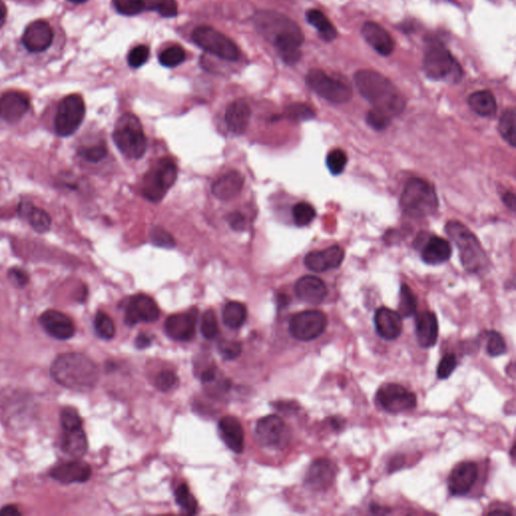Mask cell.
Here are the masks:
<instances>
[{
    "mask_svg": "<svg viewBox=\"0 0 516 516\" xmlns=\"http://www.w3.org/2000/svg\"><path fill=\"white\" fill-rule=\"evenodd\" d=\"M253 23L257 32L276 47L283 62L294 65L300 61L305 37L294 20L276 11H260L255 13Z\"/></svg>",
    "mask_w": 516,
    "mask_h": 516,
    "instance_id": "6da1fadb",
    "label": "cell"
},
{
    "mask_svg": "<svg viewBox=\"0 0 516 516\" xmlns=\"http://www.w3.org/2000/svg\"><path fill=\"white\" fill-rule=\"evenodd\" d=\"M354 82L360 95L375 109L391 117L405 110V101L402 93L384 75L373 70H360L354 75Z\"/></svg>",
    "mask_w": 516,
    "mask_h": 516,
    "instance_id": "7a4b0ae2",
    "label": "cell"
},
{
    "mask_svg": "<svg viewBox=\"0 0 516 516\" xmlns=\"http://www.w3.org/2000/svg\"><path fill=\"white\" fill-rule=\"evenodd\" d=\"M51 375L57 383L75 391H88L98 381L97 366L90 358L80 353L58 356L51 366Z\"/></svg>",
    "mask_w": 516,
    "mask_h": 516,
    "instance_id": "3957f363",
    "label": "cell"
},
{
    "mask_svg": "<svg viewBox=\"0 0 516 516\" xmlns=\"http://www.w3.org/2000/svg\"><path fill=\"white\" fill-rule=\"evenodd\" d=\"M446 232L458 247L460 259L466 271L473 274L486 271L489 266L486 252L477 237L465 225L458 221H450L446 225Z\"/></svg>",
    "mask_w": 516,
    "mask_h": 516,
    "instance_id": "277c9868",
    "label": "cell"
},
{
    "mask_svg": "<svg viewBox=\"0 0 516 516\" xmlns=\"http://www.w3.org/2000/svg\"><path fill=\"white\" fill-rule=\"evenodd\" d=\"M438 202L435 188L430 183L419 178H412L405 184L400 206L403 213L414 219H421L434 214Z\"/></svg>",
    "mask_w": 516,
    "mask_h": 516,
    "instance_id": "5b68a950",
    "label": "cell"
},
{
    "mask_svg": "<svg viewBox=\"0 0 516 516\" xmlns=\"http://www.w3.org/2000/svg\"><path fill=\"white\" fill-rule=\"evenodd\" d=\"M424 70L433 80H446L451 83L461 81V66L440 41L429 42L424 51Z\"/></svg>",
    "mask_w": 516,
    "mask_h": 516,
    "instance_id": "8992f818",
    "label": "cell"
},
{
    "mask_svg": "<svg viewBox=\"0 0 516 516\" xmlns=\"http://www.w3.org/2000/svg\"><path fill=\"white\" fill-rule=\"evenodd\" d=\"M113 140L119 151L129 159L142 158L147 151V138L135 115H122L115 126Z\"/></svg>",
    "mask_w": 516,
    "mask_h": 516,
    "instance_id": "52a82bcc",
    "label": "cell"
},
{
    "mask_svg": "<svg viewBox=\"0 0 516 516\" xmlns=\"http://www.w3.org/2000/svg\"><path fill=\"white\" fill-rule=\"evenodd\" d=\"M177 177V166L172 159H159L156 165L145 175L142 194L149 201H161L168 190L175 184Z\"/></svg>",
    "mask_w": 516,
    "mask_h": 516,
    "instance_id": "ba28073f",
    "label": "cell"
},
{
    "mask_svg": "<svg viewBox=\"0 0 516 516\" xmlns=\"http://www.w3.org/2000/svg\"><path fill=\"white\" fill-rule=\"evenodd\" d=\"M197 46L225 61H237L240 51L232 39L211 27H199L192 34Z\"/></svg>",
    "mask_w": 516,
    "mask_h": 516,
    "instance_id": "9c48e42d",
    "label": "cell"
},
{
    "mask_svg": "<svg viewBox=\"0 0 516 516\" xmlns=\"http://www.w3.org/2000/svg\"><path fill=\"white\" fill-rule=\"evenodd\" d=\"M85 112V102L78 94H72L61 101L55 117V130L59 137L74 135L83 122Z\"/></svg>",
    "mask_w": 516,
    "mask_h": 516,
    "instance_id": "30bf717a",
    "label": "cell"
},
{
    "mask_svg": "<svg viewBox=\"0 0 516 516\" xmlns=\"http://www.w3.org/2000/svg\"><path fill=\"white\" fill-rule=\"evenodd\" d=\"M306 83L317 95L333 104H343L352 98L350 86L328 76L322 70H311L307 75Z\"/></svg>",
    "mask_w": 516,
    "mask_h": 516,
    "instance_id": "8fae6325",
    "label": "cell"
},
{
    "mask_svg": "<svg viewBox=\"0 0 516 516\" xmlns=\"http://www.w3.org/2000/svg\"><path fill=\"white\" fill-rule=\"evenodd\" d=\"M327 316L321 311L309 309L295 314L290 321V332L300 341H313L325 332Z\"/></svg>",
    "mask_w": 516,
    "mask_h": 516,
    "instance_id": "7c38bea8",
    "label": "cell"
},
{
    "mask_svg": "<svg viewBox=\"0 0 516 516\" xmlns=\"http://www.w3.org/2000/svg\"><path fill=\"white\" fill-rule=\"evenodd\" d=\"M376 398L382 409L391 414L409 412L417 407L416 395L398 383L384 384L377 391Z\"/></svg>",
    "mask_w": 516,
    "mask_h": 516,
    "instance_id": "4fadbf2b",
    "label": "cell"
},
{
    "mask_svg": "<svg viewBox=\"0 0 516 516\" xmlns=\"http://www.w3.org/2000/svg\"><path fill=\"white\" fill-rule=\"evenodd\" d=\"M290 436L287 424L276 414L262 417L255 428V438L262 447L281 449L288 444Z\"/></svg>",
    "mask_w": 516,
    "mask_h": 516,
    "instance_id": "5bb4252c",
    "label": "cell"
},
{
    "mask_svg": "<svg viewBox=\"0 0 516 516\" xmlns=\"http://www.w3.org/2000/svg\"><path fill=\"white\" fill-rule=\"evenodd\" d=\"M159 309L154 299L147 295H135L129 300L125 309V323L135 326L140 322L154 323L159 319Z\"/></svg>",
    "mask_w": 516,
    "mask_h": 516,
    "instance_id": "9a60e30c",
    "label": "cell"
},
{
    "mask_svg": "<svg viewBox=\"0 0 516 516\" xmlns=\"http://www.w3.org/2000/svg\"><path fill=\"white\" fill-rule=\"evenodd\" d=\"M345 257L344 250L334 245L323 250L311 251L305 257V266L314 273H325L341 266Z\"/></svg>",
    "mask_w": 516,
    "mask_h": 516,
    "instance_id": "2e32d148",
    "label": "cell"
},
{
    "mask_svg": "<svg viewBox=\"0 0 516 516\" xmlns=\"http://www.w3.org/2000/svg\"><path fill=\"white\" fill-rule=\"evenodd\" d=\"M198 309L193 308L187 313L176 314L166 319L165 330L166 335L177 341H190L196 332Z\"/></svg>",
    "mask_w": 516,
    "mask_h": 516,
    "instance_id": "e0dca14e",
    "label": "cell"
},
{
    "mask_svg": "<svg viewBox=\"0 0 516 516\" xmlns=\"http://www.w3.org/2000/svg\"><path fill=\"white\" fill-rule=\"evenodd\" d=\"M478 478V467L473 462H461L450 474L448 486L454 496H464L471 491Z\"/></svg>",
    "mask_w": 516,
    "mask_h": 516,
    "instance_id": "ac0fdd59",
    "label": "cell"
},
{
    "mask_svg": "<svg viewBox=\"0 0 516 516\" xmlns=\"http://www.w3.org/2000/svg\"><path fill=\"white\" fill-rule=\"evenodd\" d=\"M53 39V29L44 20H36L30 23L23 36V46L32 53L46 51L50 48Z\"/></svg>",
    "mask_w": 516,
    "mask_h": 516,
    "instance_id": "d6986e66",
    "label": "cell"
},
{
    "mask_svg": "<svg viewBox=\"0 0 516 516\" xmlns=\"http://www.w3.org/2000/svg\"><path fill=\"white\" fill-rule=\"evenodd\" d=\"M39 322L51 337L58 340H68L75 335V325L71 319L62 312L49 309L39 318Z\"/></svg>",
    "mask_w": 516,
    "mask_h": 516,
    "instance_id": "ffe728a7",
    "label": "cell"
},
{
    "mask_svg": "<svg viewBox=\"0 0 516 516\" xmlns=\"http://www.w3.org/2000/svg\"><path fill=\"white\" fill-rule=\"evenodd\" d=\"M51 477L63 484L84 483L89 480L92 474L91 467L81 460L65 462L51 469Z\"/></svg>",
    "mask_w": 516,
    "mask_h": 516,
    "instance_id": "44dd1931",
    "label": "cell"
},
{
    "mask_svg": "<svg viewBox=\"0 0 516 516\" xmlns=\"http://www.w3.org/2000/svg\"><path fill=\"white\" fill-rule=\"evenodd\" d=\"M29 108L30 99L25 94L11 91L0 97V118L9 123L20 121Z\"/></svg>",
    "mask_w": 516,
    "mask_h": 516,
    "instance_id": "7402d4cb",
    "label": "cell"
},
{
    "mask_svg": "<svg viewBox=\"0 0 516 516\" xmlns=\"http://www.w3.org/2000/svg\"><path fill=\"white\" fill-rule=\"evenodd\" d=\"M336 475V467L328 459H318L309 466L306 476L307 486L311 489L326 490L332 485Z\"/></svg>",
    "mask_w": 516,
    "mask_h": 516,
    "instance_id": "603a6c76",
    "label": "cell"
},
{
    "mask_svg": "<svg viewBox=\"0 0 516 516\" xmlns=\"http://www.w3.org/2000/svg\"><path fill=\"white\" fill-rule=\"evenodd\" d=\"M375 328L380 337L393 341L402 335L403 317L398 312L379 308L374 316Z\"/></svg>",
    "mask_w": 516,
    "mask_h": 516,
    "instance_id": "cb8c5ba5",
    "label": "cell"
},
{
    "mask_svg": "<svg viewBox=\"0 0 516 516\" xmlns=\"http://www.w3.org/2000/svg\"><path fill=\"white\" fill-rule=\"evenodd\" d=\"M365 41L380 55L387 57L395 50V42L389 32L374 22H366L361 29Z\"/></svg>",
    "mask_w": 516,
    "mask_h": 516,
    "instance_id": "d4e9b609",
    "label": "cell"
},
{
    "mask_svg": "<svg viewBox=\"0 0 516 516\" xmlns=\"http://www.w3.org/2000/svg\"><path fill=\"white\" fill-rule=\"evenodd\" d=\"M295 292L301 301L311 305L321 304L328 295L325 283L314 276H306L300 278L295 283Z\"/></svg>",
    "mask_w": 516,
    "mask_h": 516,
    "instance_id": "484cf974",
    "label": "cell"
},
{
    "mask_svg": "<svg viewBox=\"0 0 516 516\" xmlns=\"http://www.w3.org/2000/svg\"><path fill=\"white\" fill-rule=\"evenodd\" d=\"M417 343L422 348H431L437 343L438 336V319L433 312L424 311L416 319Z\"/></svg>",
    "mask_w": 516,
    "mask_h": 516,
    "instance_id": "4316f807",
    "label": "cell"
},
{
    "mask_svg": "<svg viewBox=\"0 0 516 516\" xmlns=\"http://www.w3.org/2000/svg\"><path fill=\"white\" fill-rule=\"evenodd\" d=\"M220 436L225 445L234 453H242L244 450V430L242 424L232 416H226L220 419L219 424Z\"/></svg>",
    "mask_w": 516,
    "mask_h": 516,
    "instance_id": "83f0119b",
    "label": "cell"
},
{
    "mask_svg": "<svg viewBox=\"0 0 516 516\" xmlns=\"http://www.w3.org/2000/svg\"><path fill=\"white\" fill-rule=\"evenodd\" d=\"M250 107L245 101L242 99L234 101L227 108L225 114L227 128L234 135H243L250 124Z\"/></svg>",
    "mask_w": 516,
    "mask_h": 516,
    "instance_id": "f1b7e54d",
    "label": "cell"
},
{
    "mask_svg": "<svg viewBox=\"0 0 516 516\" xmlns=\"http://www.w3.org/2000/svg\"><path fill=\"white\" fill-rule=\"evenodd\" d=\"M243 185V176L236 171H232L215 180L212 192L220 200L227 201L235 198L242 190Z\"/></svg>",
    "mask_w": 516,
    "mask_h": 516,
    "instance_id": "f546056e",
    "label": "cell"
},
{
    "mask_svg": "<svg viewBox=\"0 0 516 516\" xmlns=\"http://www.w3.org/2000/svg\"><path fill=\"white\" fill-rule=\"evenodd\" d=\"M452 254V248L450 243L446 239L441 237L433 236L429 239L423 250H422V259L426 264L431 266L444 264L450 259Z\"/></svg>",
    "mask_w": 516,
    "mask_h": 516,
    "instance_id": "4dcf8cb0",
    "label": "cell"
},
{
    "mask_svg": "<svg viewBox=\"0 0 516 516\" xmlns=\"http://www.w3.org/2000/svg\"><path fill=\"white\" fill-rule=\"evenodd\" d=\"M20 217L27 220L35 231L44 233L51 228V219L48 212L43 209L37 208L27 201H23L18 207Z\"/></svg>",
    "mask_w": 516,
    "mask_h": 516,
    "instance_id": "1f68e13d",
    "label": "cell"
},
{
    "mask_svg": "<svg viewBox=\"0 0 516 516\" xmlns=\"http://www.w3.org/2000/svg\"><path fill=\"white\" fill-rule=\"evenodd\" d=\"M62 449L66 454L73 458L79 459L83 457L88 449V441H87L86 434L83 429L64 431L62 438Z\"/></svg>",
    "mask_w": 516,
    "mask_h": 516,
    "instance_id": "d6a6232c",
    "label": "cell"
},
{
    "mask_svg": "<svg viewBox=\"0 0 516 516\" xmlns=\"http://www.w3.org/2000/svg\"><path fill=\"white\" fill-rule=\"evenodd\" d=\"M468 104L476 114L483 117L493 116L497 104L493 94L488 90L477 91L469 96Z\"/></svg>",
    "mask_w": 516,
    "mask_h": 516,
    "instance_id": "836d02e7",
    "label": "cell"
},
{
    "mask_svg": "<svg viewBox=\"0 0 516 516\" xmlns=\"http://www.w3.org/2000/svg\"><path fill=\"white\" fill-rule=\"evenodd\" d=\"M306 16L307 20L318 30L319 35L324 41L333 42L336 39L338 36L336 27L322 11H318V9H311L307 13Z\"/></svg>",
    "mask_w": 516,
    "mask_h": 516,
    "instance_id": "e575fe53",
    "label": "cell"
},
{
    "mask_svg": "<svg viewBox=\"0 0 516 516\" xmlns=\"http://www.w3.org/2000/svg\"><path fill=\"white\" fill-rule=\"evenodd\" d=\"M223 323L232 330H237L245 323L247 319V311L241 302H230L224 307L222 312Z\"/></svg>",
    "mask_w": 516,
    "mask_h": 516,
    "instance_id": "d590c367",
    "label": "cell"
},
{
    "mask_svg": "<svg viewBox=\"0 0 516 516\" xmlns=\"http://www.w3.org/2000/svg\"><path fill=\"white\" fill-rule=\"evenodd\" d=\"M498 130L501 137L512 147H516V114L513 108L506 110L499 121Z\"/></svg>",
    "mask_w": 516,
    "mask_h": 516,
    "instance_id": "8d00e7d4",
    "label": "cell"
},
{
    "mask_svg": "<svg viewBox=\"0 0 516 516\" xmlns=\"http://www.w3.org/2000/svg\"><path fill=\"white\" fill-rule=\"evenodd\" d=\"M417 308V300L414 292L410 290L409 285L403 283L400 288V304H398V312L403 318H410L416 314Z\"/></svg>",
    "mask_w": 516,
    "mask_h": 516,
    "instance_id": "74e56055",
    "label": "cell"
},
{
    "mask_svg": "<svg viewBox=\"0 0 516 516\" xmlns=\"http://www.w3.org/2000/svg\"><path fill=\"white\" fill-rule=\"evenodd\" d=\"M145 11H156L163 18H175L178 15L176 0H144Z\"/></svg>",
    "mask_w": 516,
    "mask_h": 516,
    "instance_id": "f35d334b",
    "label": "cell"
},
{
    "mask_svg": "<svg viewBox=\"0 0 516 516\" xmlns=\"http://www.w3.org/2000/svg\"><path fill=\"white\" fill-rule=\"evenodd\" d=\"M175 497L178 505L180 506V509L185 513H187V515H195L197 512L198 503H197L196 498L190 492L189 488H188L186 484L180 485L176 489Z\"/></svg>",
    "mask_w": 516,
    "mask_h": 516,
    "instance_id": "ab89813d",
    "label": "cell"
},
{
    "mask_svg": "<svg viewBox=\"0 0 516 516\" xmlns=\"http://www.w3.org/2000/svg\"><path fill=\"white\" fill-rule=\"evenodd\" d=\"M94 328L102 339H112L115 335V325L112 319L104 312H98L94 320Z\"/></svg>",
    "mask_w": 516,
    "mask_h": 516,
    "instance_id": "60d3db41",
    "label": "cell"
},
{
    "mask_svg": "<svg viewBox=\"0 0 516 516\" xmlns=\"http://www.w3.org/2000/svg\"><path fill=\"white\" fill-rule=\"evenodd\" d=\"M159 63L166 68L177 67L184 62L186 59V53L182 47L176 46L170 47L166 50L161 51L159 55Z\"/></svg>",
    "mask_w": 516,
    "mask_h": 516,
    "instance_id": "b9f144b4",
    "label": "cell"
},
{
    "mask_svg": "<svg viewBox=\"0 0 516 516\" xmlns=\"http://www.w3.org/2000/svg\"><path fill=\"white\" fill-rule=\"evenodd\" d=\"M293 217L297 226H307L315 219L316 211L311 204L307 203V202H300L293 208Z\"/></svg>",
    "mask_w": 516,
    "mask_h": 516,
    "instance_id": "7bdbcfd3",
    "label": "cell"
},
{
    "mask_svg": "<svg viewBox=\"0 0 516 516\" xmlns=\"http://www.w3.org/2000/svg\"><path fill=\"white\" fill-rule=\"evenodd\" d=\"M201 333L208 340L215 339L219 333L217 317L213 309H208L202 317Z\"/></svg>",
    "mask_w": 516,
    "mask_h": 516,
    "instance_id": "ee69618b",
    "label": "cell"
},
{
    "mask_svg": "<svg viewBox=\"0 0 516 516\" xmlns=\"http://www.w3.org/2000/svg\"><path fill=\"white\" fill-rule=\"evenodd\" d=\"M113 4L122 16H137L145 11L144 0H113Z\"/></svg>",
    "mask_w": 516,
    "mask_h": 516,
    "instance_id": "f6af8a7d",
    "label": "cell"
},
{
    "mask_svg": "<svg viewBox=\"0 0 516 516\" xmlns=\"http://www.w3.org/2000/svg\"><path fill=\"white\" fill-rule=\"evenodd\" d=\"M347 161H348V159H347L346 154L343 151L335 149V151L331 152L328 154L326 164H327L330 173L332 175L337 176L343 172Z\"/></svg>",
    "mask_w": 516,
    "mask_h": 516,
    "instance_id": "bcb514c9",
    "label": "cell"
},
{
    "mask_svg": "<svg viewBox=\"0 0 516 516\" xmlns=\"http://www.w3.org/2000/svg\"><path fill=\"white\" fill-rule=\"evenodd\" d=\"M506 350H508V347H506V342L503 337L495 331L489 332L487 340V353L492 357H497V356L505 353Z\"/></svg>",
    "mask_w": 516,
    "mask_h": 516,
    "instance_id": "7dc6e473",
    "label": "cell"
},
{
    "mask_svg": "<svg viewBox=\"0 0 516 516\" xmlns=\"http://www.w3.org/2000/svg\"><path fill=\"white\" fill-rule=\"evenodd\" d=\"M149 238L152 244L163 248H173L176 246V241L173 237L166 230L161 227L156 226L151 230Z\"/></svg>",
    "mask_w": 516,
    "mask_h": 516,
    "instance_id": "c3c4849f",
    "label": "cell"
},
{
    "mask_svg": "<svg viewBox=\"0 0 516 516\" xmlns=\"http://www.w3.org/2000/svg\"><path fill=\"white\" fill-rule=\"evenodd\" d=\"M285 113L288 118L295 121H305L314 118L315 113L308 105L302 104V103H295V104L290 105L285 110Z\"/></svg>",
    "mask_w": 516,
    "mask_h": 516,
    "instance_id": "681fc988",
    "label": "cell"
},
{
    "mask_svg": "<svg viewBox=\"0 0 516 516\" xmlns=\"http://www.w3.org/2000/svg\"><path fill=\"white\" fill-rule=\"evenodd\" d=\"M61 424L64 431L82 428V419L78 412L73 407H65L61 412Z\"/></svg>",
    "mask_w": 516,
    "mask_h": 516,
    "instance_id": "f907efd6",
    "label": "cell"
},
{
    "mask_svg": "<svg viewBox=\"0 0 516 516\" xmlns=\"http://www.w3.org/2000/svg\"><path fill=\"white\" fill-rule=\"evenodd\" d=\"M366 121L372 128L376 129V130H383L391 124V116H389L386 112L373 108L368 112Z\"/></svg>",
    "mask_w": 516,
    "mask_h": 516,
    "instance_id": "816d5d0a",
    "label": "cell"
},
{
    "mask_svg": "<svg viewBox=\"0 0 516 516\" xmlns=\"http://www.w3.org/2000/svg\"><path fill=\"white\" fill-rule=\"evenodd\" d=\"M149 58V49L145 44L135 47L128 54V62L131 68H140L147 62Z\"/></svg>",
    "mask_w": 516,
    "mask_h": 516,
    "instance_id": "f5cc1de1",
    "label": "cell"
},
{
    "mask_svg": "<svg viewBox=\"0 0 516 516\" xmlns=\"http://www.w3.org/2000/svg\"><path fill=\"white\" fill-rule=\"evenodd\" d=\"M218 350H219L223 358L226 359V360H233V359L240 355L241 351H242V346L237 341L223 340L218 345Z\"/></svg>",
    "mask_w": 516,
    "mask_h": 516,
    "instance_id": "db71d44e",
    "label": "cell"
},
{
    "mask_svg": "<svg viewBox=\"0 0 516 516\" xmlns=\"http://www.w3.org/2000/svg\"><path fill=\"white\" fill-rule=\"evenodd\" d=\"M457 367V358L454 354H447L438 363L437 374L440 379H447Z\"/></svg>",
    "mask_w": 516,
    "mask_h": 516,
    "instance_id": "11a10c76",
    "label": "cell"
},
{
    "mask_svg": "<svg viewBox=\"0 0 516 516\" xmlns=\"http://www.w3.org/2000/svg\"><path fill=\"white\" fill-rule=\"evenodd\" d=\"M80 154L82 158L90 163H98L106 156L107 149L103 145H94V147L82 149Z\"/></svg>",
    "mask_w": 516,
    "mask_h": 516,
    "instance_id": "9f6ffc18",
    "label": "cell"
},
{
    "mask_svg": "<svg viewBox=\"0 0 516 516\" xmlns=\"http://www.w3.org/2000/svg\"><path fill=\"white\" fill-rule=\"evenodd\" d=\"M154 383L159 391H168L178 383V377L173 371L166 370V371L159 373Z\"/></svg>",
    "mask_w": 516,
    "mask_h": 516,
    "instance_id": "6f0895ef",
    "label": "cell"
},
{
    "mask_svg": "<svg viewBox=\"0 0 516 516\" xmlns=\"http://www.w3.org/2000/svg\"><path fill=\"white\" fill-rule=\"evenodd\" d=\"M8 278L16 285L20 288L25 287L30 281L27 273L20 269H11L8 271Z\"/></svg>",
    "mask_w": 516,
    "mask_h": 516,
    "instance_id": "680465c9",
    "label": "cell"
},
{
    "mask_svg": "<svg viewBox=\"0 0 516 516\" xmlns=\"http://www.w3.org/2000/svg\"><path fill=\"white\" fill-rule=\"evenodd\" d=\"M230 226L235 230H242L245 227V218L239 212L231 213L228 217Z\"/></svg>",
    "mask_w": 516,
    "mask_h": 516,
    "instance_id": "91938a15",
    "label": "cell"
},
{
    "mask_svg": "<svg viewBox=\"0 0 516 516\" xmlns=\"http://www.w3.org/2000/svg\"><path fill=\"white\" fill-rule=\"evenodd\" d=\"M503 202L504 204H505V205L508 206V207L510 209L511 211H512V212H515L516 198L515 194L508 192V193L504 195Z\"/></svg>",
    "mask_w": 516,
    "mask_h": 516,
    "instance_id": "94428289",
    "label": "cell"
},
{
    "mask_svg": "<svg viewBox=\"0 0 516 516\" xmlns=\"http://www.w3.org/2000/svg\"><path fill=\"white\" fill-rule=\"evenodd\" d=\"M151 344V338L145 334H140V336L137 338V340H135V345H137V348L140 349L147 348V347H149Z\"/></svg>",
    "mask_w": 516,
    "mask_h": 516,
    "instance_id": "6125c7cd",
    "label": "cell"
},
{
    "mask_svg": "<svg viewBox=\"0 0 516 516\" xmlns=\"http://www.w3.org/2000/svg\"><path fill=\"white\" fill-rule=\"evenodd\" d=\"M0 515L1 516H16L20 515L18 508L13 505L4 506V508L0 510Z\"/></svg>",
    "mask_w": 516,
    "mask_h": 516,
    "instance_id": "be15d7a7",
    "label": "cell"
},
{
    "mask_svg": "<svg viewBox=\"0 0 516 516\" xmlns=\"http://www.w3.org/2000/svg\"><path fill=\"white\" fill-rule=\"evenodd\" d=\"M6 15H8V8H6V4L0 0V27L4 25V20H6Z\"/></svg>",
    "mask_w": 516,
    "mask_h": 516,
    "instance_id": "e7e4bbea",
    "label": "cell"
},
{
    "mask_svg": "<svg viewBox=\"0 0 516 516\" xmlns=\"http://www.w3.org/2000/svg\"><path fill=\"white\" fill-rule=\"evenodd\" d=\"M68 1L73 2V4H84V2L88 1V0H68Z\"/></svg>",
    "mask_w": 516,
    "mask_h": 516,
    "instance_id": "03108f58",
    "label": "cell"
}]
</instances>
